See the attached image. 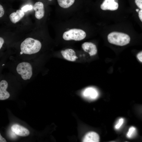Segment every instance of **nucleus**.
Listing matches in <instances>:
<instances>
[{
  "mask_svg": "<svg viewBox=\"0 0 142 142\" xmlns=\"http://www.w3.org/2000/svg\"><path fill=\"white\" fill-rule=\"evenodd\" d=\"M61 53L63 58L69 61L74 62L78 58L75 52L71 49L68 48L62 50Z\"/></svg>",
  "mask_w": 142,
  "mask_h": 142,
  "instance_id": "10",
  "label": "nucleus"
},
{
  "mask_svg": "<svg viewBox=\"0 0 142 142\" xmlns=\"http://www.w3.org/2000/svg\"><path fill=\"white\" fill-rule=\"evenodd\" d=\"M58 4L62 8H68L74 3L75 0H57Z\"/></svg>",
  "mask_w": 142,
  "mask_h": 142,
  "instance_id": "14",
  "label": "nucleus"
},
{
  "mask_svg": "<svg viewBox=\"0 0 142 142\" xmlns=\"http://www.w3.org/2000/svg\"><path fill=\"white\" fill-rule=\"evenodd\" d=\"M83 96L85 98L90 100H94L97 98L98 93L94 88L89 87L85 89L82 93Z\"/></svg>",
  "mask_w": 142,
  "mask_h": 142,
  "instance_id": "7",
  "label": "nucleus"
},
{
  "mask_svg": "<svg viewBox=\"0 0 142 142\" xmlns=\"http://www.w3.org/2000/svg\"><path fill=\"white\" fill-rule=\"evenodd\" d=\"M83 50L88 53L90 56L96 55L97 52V50L96 45L90 42H85L82 45Z\"/></svg>",
  "mask_w": 142,
  "mask_h": 142,
  "instance_id": "9",
  "label": "nucleus"
},
{
  "mask_svg": "<svg viewBox=\"0 0 142 142\" xmlns=\"http://www.w3.org/2000/svg\"><path fill=\"white\" fill-rule=\"evenodd\" d=\"M8 84L6 79H3L0 81V100H4L8 99L10 96V94L7 89Z\"/></svg>",
  "mask_w": 142,
  "mask_h": 142,
  "instance_id": "5",
  "label": "nucleus"
},
{
  "mask_svg": "<svg viewBox=\"0 0 142 142\" xmlns=\"http://www.w3.org/2000/svg\"><path fill=\"white\" fill-rule=\"evenodd\" d=\"M136 11L138 12L139 11V9H136Z\"/></svg>",
  "mask_w": 142,
  "mask_h": 142,
  "instance_id": "24",
  "label": "nucleus"
},
{
  "mask_svg": "<svg viewBox=\"0 0 142 142\" xmlns=\"http://www.w3.org/2000/svg\"><path fill=\"white\" fill-rule=\"evenodd\" d=\"M142 52H140L137 55V57L138 60L141 62H142Z\"/></svg>",
  "mask_w": 142,
  "mask_h": 142,
  "instance_id": "20",
  "label": "nucleus"
},
{
  "mask_svg": "<svg viewBox=\"0 0 142 142\" xmlns=\"http://www.w3.org/2000/svg\"><path fill=\"white\" fill-rule=\"evenodd\" d=\"M86 35L85 32L83 30L73 28L64 32L63 35V38L66 40H74L80 41L84 39Z\"/></svg>",
  "mask_w": 142,
  "mask_h": 142,
  "instance_id": "4",
  "label": "nucleus"
},
{
  "mask_svg": "<svg viewBox=\"0 0 142 142\" xmlns=\"http://www.w3.org/2000/svg\"><path fill=\"white\" fill-rule=\"evenodd\" d=\"M137 6L141 9H142V0H135Z\"/></svg>",
  "mask_w": 142,
  "mask_h": 142,
  "instance_id": "18",
  "label": "nucleus"
},
{
  "mask_svg": "<svg viewBox=\"0 0 142 142\" xmlns=\"http://www.w3.org/2000/svg\"><path fill=\"white\" fill-rule=\"evenodd\" d=\"M4 13V11L3 6L0 4V17H2Z\"/></svg>",
  "mask_w": 142,
  "mask_h": 142,
  "instance_id": "19",
  "label": "nucleus"
},
{
  "mask_svg": "<svg viewBox=\"0 0 142 142\" xmlns=\"http://www.w3.org/2000/svg\"><path fill=\"white\" fill-rule=\"evenodd\" d=\"M4 42V39L2 37H0V50L3 46Z\"/></svg>",
  "mask_w": 142,
  "mask_h": 142,
  "instance_id": "21",
  "label": "nucleus"
},
{
  "mask_svg": "<svg viewBox=\"0 0 142 142\" xmlns=\"http://www.w3.org/2000/svg\"><path fill=\"white\" fill-rule=\"evenodd\" d=\"M118 0H104L100 6L101 8L104 10H116L118 7Z\"/></svg>",
  "mask_w": 142,
  "mask_h": 142,
  "instance_id": "6",
  "label": "nucleus"
},
{
  "mask_svg": "<svg viewBox=\"0 0 142 142\" xmlns=\"http://www.w3.org/2000/svg\"><path fill=\"white\" fill-rule=\"evenodd\" d=\"M10 69L16 78L24 81L34 78L35 73L34 59H22L10 56Z\"/></svg>",
  "mask_w": 142,
  "mask_h": 142,
  "instance_id": "1",
  "label": "nucleus"
},
{
  "mask_svg": "<svg viewBox=\"0 0 142 142\" xmlns=\"http://www.w3.org/2000/svg\"><path fill=\"white\" fill-rule=\"evenodd\" d=\"M11 129L12 132L20 136H27L30 133L29 130L17 124L13 125L11 127Z\"/></svg>",
  "mask_w": 142,
  "mask_h": 142,
  "instance_id": "8",
  "label": "nucleus"
},
{
  "mask_svg": "<svg viewBox=\"0 0 142 142\" xmlns=\"http://www.w3.org/2000/svg\"><path fill=\"white\" fill-rule=\"evenodd\" d=\"M42 46L39 40L31 37L27 38L21 43L19 53L12 56L22 59H34V55L39 52Z\"/></svg>",
  "mask_w": 142,
  "mask_h": 142,
  "instance_id": "2",
  "label": "nucleus"
},
{
  "mask_svg": "<svg viewBox=\"0 0 142 142\" xmlns=\"http://www.w3.org/2000/svg\"><path fill=\"white\" fill-rule=\"evenodd\" d=\"M107 38L110 43L120 46L127 44L129 43L130 40V37L127 34L116 32L109 33Z\"/></svg>",
  "mask_w": 142,
  "mask_h": 142,
  "instance_id": "3",
  "label": "nucleus"
},
{
  "mask_svg": "<svg viewBox=\"0 0 142 142\" xmlns=\"http://www.w3.org/2000/svg\"><path fill=\"white\" fill-rule=\"evenodd\" d=\"M99 138L96 133L91 131L87 133L84 136L83 141L84 142H98L99 141Z\"/></svg>",
  "mask_w": 142,
  "mask_h": 142,
  "instance_id": "12",
  "label": "nucleus"
},
{
  "mask_svg": "<svg viewBox=\"0 0 142 142\" xmlns=\"http://www.w3.org/2000/svg\"><path fill=\"white\" fill-rule=\"evenodd\" d=\"M24 13L22 10H17L16 12L11 13L9 15L10 19L13 23H16L20 20L24 16Z\"/></svg>",
  "mask_w": 142,
  "mask_h": 142,
  "instance_id": "13",
  "label": "nucleus"
},
{
  "mask_svg": "<svg viewBox=\"0 0 142 142\" xmlns=\"http://www.w3.org/2000/svg\"><path fill=\"white\" fill-rule=\"evenodd\" d=\"M138 16L139 19L141 21V22H142V10H140L139 12Z\"/></svg>",
  "mask_w": 142,
  "mask_h": 142,
  "instance_id": "22",
  "label": "nucleus"
},
{
  "mask_svg": "<svg viewBox=\"0 0 142 142\" xmlns=\"http://www.w3.org/2000/svg\"><path fill=\"white\" fill-rule=\"evenodd\" d=\"M6 141L5 139L1 136L0 133V142H6Z\"/></svg>",
  "mask_w": 142,
  "mask_h": 142,
  "instance_id": "23",
  "label": "nucleus"
},
{
  "mask_svg": "<svg viewBox=\"0 0 142 142\" xmlns=\"http://www.w3.org/2000/svg\"><path fill=\"white\" fill-rule=\"evenodd\" d=\"M49 0V1H52V0Z\"/></svg>",
  "mask_w": 142,
  "mask_h": 142,
  "instance_id": "25",
  "label": "nucleus"
},
{
  "mask_svg": "<svg viewBox=\"0 0 142 142\" xmlns=\"http://www.w3.org/2000/svg\"><path fill=\"white\" fill-rule=\"evenodd\" d=\"M33 8L35 11V16L38 19L42 18L44 16V5L40 2H36L34 4Z\"/></svg>",
  "mask_w": 142,
  "mask_h": 142,
  "instance_id": "11",
  "label": "nucleus"
},
{
  "mask_svg": "<svg viewBox=\"0 0 142 142\" xmlns=\"http://www.w3.org/2000/svg\"><path fill=\"white\" fill-rule=\"evenodd\" d=\"M136 133V130L135 127L131 126L130 127L126 134L127 137L129 138H131L135 136Z\"/></svg>",
  "mask_w": 142,
  "mask_h": 142,
  "instance_id": "15",
  "label": "nucleus"
},
{
  "mask_svg": "<svg viewBox=\"0 0 142 142\" xmlns=\"http://www.w3.org/2000/svg\"><path fill=\"white\" fill-rule=\"evenodd\" d=\"M33 8L32 5H27L21 8V10L24 12H26L28 10L32 9Z\"/></svg>",
  "mask_w": 142,
  "mask_h": 142,
  "instance_id": "17",
  "label": "nucleus"
},
{
  "mask_svg": "<svg viewBox=\"0 0 142 142\" xmlns=\"http://www.w3.org/2000/svg\"><path fill=\"white\" fill-rule=\"evenodd\" d=\"M124 121V119L123 118L119 119L115 126V129L117 130L119 129L123 124Z\"/></svg>",
  "mask_w": 142,
  "mask_h": 142,
  "instance_id": "16",
  "label": "nucleus"
}]
</instances>
